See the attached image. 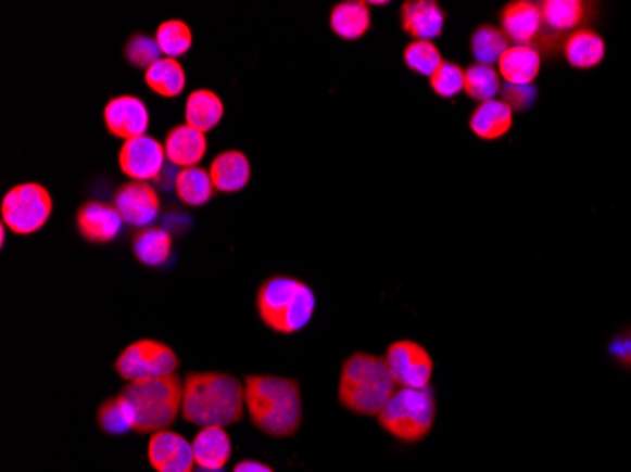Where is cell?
<instances>
[{
	"instance_id": "8992f818",
	"label": "cell",
	"mask_w": 631,
	"mask_h": 472,
	"mask_svg": "<svg viewBox=\"0 0 631 472\" xmlns=\"http://www.w3.org/2000/svg\"><path fill=\"white\" fill-rule=\"evenodd\" d=\"M377 418L380 428L401 443H421L436 425V392L431 385L426 390L400 387Z\"/></svg>"
},
{
	"instance_id": "ffe728a7",
	"label": "cell",
	"mask_w": 631,
	"mask_h": 472,
	"mask_svg": "<svg viewBox=\"0 0 631 472\" xmlns=\"http://www.w3.org/2000/svg\"><path fill=\"white\" fill-rule=\"evenodd\" d=\"M193 456L197 467L222 471L232 454L231 436L226 428H203L193 438Z\"/></svg>"
},
{
	"instance_id": "5b68a950",
	"label": "cell",
	"mask_w": 631,
	"mask_h": 472,
	"mask_svg": "<svg viewBox=\"0 0 631 472\" xmlns=\"http://www.w3.org/2000/svg\"><path fill=\"white\" fill-rule=\"evenodd\" d=\"M122 395L131 400L137 412L138 435H153L157 431H165L176 422L181 414V397H184V382L178 374L155 378L146 382H129L124 385Z\"/></svg>"
},
{
	"instance_id": "7c38bea8",
	"label": "cell",
	"mask_w": 631,
	"mask_h": 472,
	"mask_svg": "<svg viewBox=\"0 0 631 472\" xmlns=\"http://www.w3.org/2000/svg\"><path fill=\"white\" fill-rule=\"evenodd\" d=\"M114 206L125 226L146 229L160 216L161 199L152 183L127 182L114 193Z\"/></svg>"
},
{
	"instance_id": "9c48e42d",
	"label": "cell",
	"mask_w": 631,
	"mask_h": 472,
	"mask_svg": "<svg viewBox=\"0 0 631 472\" xmlns=\"http://www.w3.org/2000/svg\"><path fill=\"white\" fill-rule=\"evenodd\" d=\"M386 365L392 372L395 384L411 390H426L433 377V357L421 344L414 341H397L386 349Z\"/></svg>"
},
{
	"instance_id": "d6a6232c",
	"label": "cell",
	"mask_w": 631,
	"mask_h": 472,
	"mask_svg": "<svg viewBox=\"0 0 631 472\" xmlns=\"http://www.w3.org/2000/svg\"><path fill=\"white\" fill-rule=\"evenodd\" d=\"M403 61L408 71L420 74L426 78H431L437 73V68L443 65L441 50L429 40H413L403 50Z\"/></svg>"
},
{
	"instance_id": "e0dca14e",
	"label": "cell",
	"mask_w": 631,
	"mask_h": 472,
	"mask_svg": "<svg viewBox=\"0 0 631 472\" xmlns=\"http://www.w3.org/2000/svg\"><path fill=\"white\" fill-rule=\"evenodd\" d=\"M165 155L173 167H199L209 150V140L203 131L191 125H175L163 142Z\"/></svg>"
},
{
	"instance_id": "f546056e",
	"label": "cell",
	"mask_w": 631,
	"mask_h": 472,
	"mask_svg": "<svg viewBox=\"0 0 631 472\" xmlns=\"http://www.w3.org/2000/svg\"><path fill=\"white\" fill-rule=\"evenodd\" d=\"M472 58L479 65L492 66L500 63L503 53L510 48V40L505 37V33L494 25H479L472 30L471 40Z\"/></svg>"
},
{
	"instance_id": "f35d334b",
	"label": "cell",
	"mask_w": 631,
	"mask_h": 472,
	"mask_svg": "<svg viewBox=\"0 0 631 472\" xmlns=\"http://www.w3.org/2000/svg\"><path fill=\"white\" fill-rule=\"evenodd\" d=\"M195 472H226V469H222V471H211V469H201V467H197Z\"/></svg>"
},
{
	"instance_id": "d6986e66",
	"label": "cell",
	"mask_w": 631,
	"mask_h": 472,
	"mask_svg": "<svg viewBox=\"0 0 631 472\" xmlns=\"http://www.w3.org/2000/svg\"><path fill=\"white\" fill-rule=\"evenodd\" d=\"M515 112L503 101L480 102L469 117V129L480 140L494 142L513 129Z\"/></svg>"
},
{
	"instance_id": "9a60e30c",
	"label": "cell",
	"mask_w": 631,
	"mask_h": 472,
	"mask_svg": "<svg viewBox=\"0 0 631 472\" xmlns=\"http://www.w3.org/2000/svg\"><path fill=\"white\" fill-rule=\"evenodd\" d=\"M501 30L515 46H533L543 33L541 7L530 0H513L500 14Z\"/></svg>"
},
{
	"instance_id": "44dd1931",
	"label": "cell",
	"mask_w": 631,
	"mask_h": 472,
	"mask_svg": "<svg viewBox=\"0 0 631 472\" xmlns=\"http://www.w3.org/2000/svg\"><path fill=\"white\" fill-rule=\"evenodd\" d=\"M497 65L508 86H533L541 73V55L533 46H510Z\"/></svg>"
},
{
	"instance_id": "8d00e7d4",
	"label": "cell",
	"mask_w": 631,
	"mask_h": 472,
	"mask_svg": "<svg viewBox=\"0 0 631 472\" xmlns=\"http://www.w3.org/2000/svg\"><path fill=\"white\" fill-rule=\"evenodd\" d=\"M613 354L618 361L631 367V334L618 336L617 341L613 342Z\"/></svg>"
},
{
	"instance_id": "277c9868",
	"label": "cell",
	"mask_w": 631,
	"mask_h": 472,
	"mask_svg": "<svg viewBox=\"0 0 631 472\" xmlns=\"http://www.w3.org/2000/svg\"><path fill=\"white\" fill-rule=\"evenodd\" d=\"M255 306L265 328L278 334H298L316 312V293L299 278L275 275L260 285Z\"/></svg>"
},
{
	"instance_id": "83f0119b",
	"label": "cell",
	"mask_w": 631,
	"mask_h": 472,
	"mask_svg": "<svg viewBox=\"0 0 631 472\" xmlns=\"http://www.w3.org/2000/svg\"><path fill=\"white\" fill-rule=\"evenodd\" d=\"M175 191L181 203L199 208L212 201L216 188L211 173L201 167L181 168L175 176Z\"/></svg>"
},
{
	"instance_id": "5bb4252c",
	"label": "cell",
	"mask_w": 631,
	"mask_h": 472,
	"mask_svg": "<svg viewBox=\"0 0 631 472\" xmlns=\"http://www.w3.org/2000/svg\"><path fill=\"white\" fill-rule=\"evenodd\" d=\"M124 218L114 204L86 201L76 212V229L89 244H110L119 237Z\"/></svg>"
},
{
	"instance_id": "8fae6325",
	"label": "cell",
	"mask_w": 631,
	"mask_h": 472,
	"mask_svg": "<svg viewBox=\"0 0 631 472\" xmlns=\"http://www.w3.org/2000/svg\"><path fill=\"white\" fill-rule=\"evenodd\" d=\"M102 122H104L106 131L116 139H138L148 132L150 110L140 97L117 94L104 104Z\"/></svg>"
},
{
	"instance_id": "cb8c5ba5",
	"label": "cell",
	"mask_w": 631,
	"mask_h": 472,
	"mask_svg": "<svg viewBox=\"0 0 631 472\" xmlns=\"http://www.w3.org/2000/svg\"><path fill=\"white\" fill-rule=\"evenodd\" d=\"M135 259L148 269H160L173 255V237L163 227H146L131 240Z\"/></svg>"
},
{
	"instance_id": "d590c367",
	"label": "cell",
	"mask_w": 631,
	"mask_h": 472,
	"mask_svg": "<svg viewBox=\"0 0 631 472\" xmlns=\"http://www.w3.org/2000/svg\"><path fill=\"white\" fill-rule=\"evenodd\" d=\"M501 94H503V102L508 104L513 112H523L533 104L538 91L533 86H508L507 84L505 88H501Z\"/></svg>"
},
{
	"instance_id": "484cf974",
	"label": "cell",
	"mask_w": 631,
	"mask_h": 472,
	"mask_svg": "<svg viewBox=\"0 0 631 472\" xmlns=\"http://www.w3.org/2000/svg\"><path fill=\"white\" fill-rule=\"evenodd\" d=\"M97 425L110 436H124L137 429V412L131 400L122 393L110 397L97 408Z\"/></svg>"
},
{
	"instance_id": "1f68e13d",
	"label": "cell",
	"mask_w": 631,
	"mask_h": 472,
	"mask_svg": "<svg viewBox=\"0 0 631 472\" xmlns=\"http://www.w3.org/2000/svg\"><path fill=\"white\" fill-rule=\"evenodd\" d=\"M465 94L472 101H494L501 91V76L494 66L475 65L465 71Z\"/></svg>"
},
{
	"instance_id": "d4e9b609",
	"label": "cell",
	"mask_w": 631,
	"mask_h": 472,
	"mask_svg": "<svg viewBox=\"0 0 631 472\" xmlns=\"http://www.w3.org/2000/svg\"><path fill=\"white\" fill-rule=\"evenodd\" d=\"M184 116H186V124L206 135L212 129H216L226 116V104L222 101V97L211 89H195L189 93Z\"/></svg>"
},
{
	"instance_id": "ac0fdd59",
	"label": "cell",
	"mask_w": 631,
	"mask_h": 472,
	"mask_svg": "<svg viewBox=\"0 0 631 472\" xmlns=\"http://www.w3.org/2000/svg\"><path fill=\"white\" fill-rule=\"evenodd\" d=\"M211 178L219 193H239L252 178V165L247 153L226 150L218 153L211 163Z\"/></svg>"
},
{
	"instance_id": "ba28073f",
	"label": "cell",
	"mask_w": 631,
	"mask_h": 472,
	"mask_svg": "<svg viewBox=\"0 0 631 472\" xmlns=\"http://www.w3.org/2000/svg\"><path fill=\"white\" fill-rule=\"evenodd\" d=\"M180 369V357L165 342L140 339L132 342L117 356L114 371L129 382H146L155 378L171 377Z\"/></svg>"
},
{
	"instance_id": "f1b7e54d",
	"label": "cell",
	"mask_w": 631,
	"mask_h": 472,
	"mask_svg": "<svg viewBox=\"0 0 631 472\" xmlns=\"http://www.w3.org/2000/svg\"><path fill=\"white\" fill-rule=\"evenodd\" d=\"M539 7L544 25L556 33H575L588 17V4L581 0H544Z\"/></svg>"
},
{
	"instance_id": "52a82bcc",
	"label": "cell",
	"mask_w": 631,
	"mask_h": 472,
	"mask_svg": "<svg viewBox=\"0 0 631 472\" xmlns=\"http://www.w3.org/2000/svg\"><path fill=\"white\" fill-rule=\"evenodd\" d=\"M2 226L20 237H29L46 227L53 212L50 191L37 182L17 183L2 199Z\"/></svg>"
},
{
	"instance_id": "2e32d148",
	"label": "cell",
	"mask_w": 631,
	"mask_h": 472,
	"mask_svg": "<svg viewBox=\"0 0 631 472\" xmlns=\"http://www.w3.org/2000/svg\"><path fill=\"white\" fill-rule=\"evenodd\" d=\"M446 14L436 0H406L401 4V29L414 40L433 42L444 30Z\"/></svg>"
},
{
	"instance_id": "7402d4cb",
	"label": "cell",
	"mask_w": 631,
	"mask_h": 472,
	"mask_svg": "<svg viewBox=\"0 0 631 472\" xmlns=\"http://www.w3.org/2000/svg\"><path fill=\"white\" fill-rule=\"evenodd\" d=\"M329 27L337 37L354 42L365 37L370 29V8L363 0L337 2L329 14Z\"/></svg>"
},
{
	"instance_id": "e575fe53",
	"label": "cell",
	"mask_w": 631,
	"mask_h": 472,
	"mask_svg": "<svg viewBox=\"0 0 631 472\" xmlns=\"http://www.w3.org/2000/svg\"><path fill=\"white\" fill-rule=\"evenodd\" d=\"M429 88L441 99L456 97L465 88L464 68L454 61H443V65L439 66L437 73L429 78Z\"/></svg>"
},
{
	"instance_id": "30bf717a",
	"label": "cell",
	"mask_w": 631,
	"mask_h": 472,
	"mask_svg": "<svg viewBox=\"0 0 631 472\" xmlns=\"http://www.w3.org/2000/svg\"><path fill=\"white\" fill-rule=\"evenodd\" d=\"M165 148L150 135L125 140L117 153V165L127 178H131V182L150 183V180H157L165 170Z\"/></svg>"
},
{
	"instance_id": "74e56055",
	"label": "cell",
	"mask_w": 631,
	"mask_h": 472,
	"mask_svg": "<svg viewBox=\"0 0 631 472\" xmlns=\"http://www.w3.org/2000/svg\"><path fill=\"white\" fill-rule=\"evenodd\" d=\"M232 472H275L269 465H265L257 459H242L239 461Z\"/></svg>"
},
{
	"instance_id": "4fadbf2b",
	"label": "cell",
	"mask_w": 631,
	"mask_h": 472,
	"mask_svg": "<svg viewBox=\"0 0 631 472\" xmlns=\"http://www.w3.org/2000/svg\"><path fill=\"white\" fill-rule=\"evenodd\" d=\"M148 461L155 472H195L197 469L193 444L171 429L150 436Z\"/></svg>"
},
{
	"instance_id": "4316f807",
	"label": "cell",
	"mask_w": 631,
	"mask_h": 472,
	"mask_svg": "<svg viewBox=\"0 0 631 472\" xmlns=\"http://www.w3.org/2000/svg\"><path fill=\"white\" fill-rule=\"evenodd\" d=\"M144 81L153 93L163 99H176L184 93L188 78L178 59L161 58L144 73Z\"/></svg>"
},
{
	"instance_id": "3957f363",
	"label": "cell",
	"mask_w": 631,
	"mask_h": 472,
	"mask_svg": "<svg viewBox=\"0 0 631 472\" xmlns=\"http://www.w3.org/2000/svg\"><path fill=\"white\" fill-rule=\"evenodd\" d=\"M397 392L384 357L356 352L342 363L339 403L357 416H378Z\"/></svg>"
},
{
	"instance_id": "4dcf8cb0",
	"label": "cell",
	"mask_w": 631,
	"mask_h": 472,
	"mask_svg": "<svg viewBox=\"0 0 631 472\" xmlns=\"http://www.w3.org/2000/svg\"><path fill=\"white\" fill-rule=\"evenodd\" d=\"M155 40L165 58L180 59L193 48V30L181 20H167L155 30Z\"/></svg>"
},
{
	"instance_id": "603a6c76",
	"label": "cell",
	"mask_w": 631,
	"mask_h": 472,
	"mask_svg": "<svg viewBox=\"0 0 631 472\" xmlns=\"http://www.w3.org/2000/svg\"><path fill=\"white\" fill-rule=\"evenodd\" d=\"M605 51H607L605 40L600 33L592 29L575 30L564 42V58L569 65L579 71H590L602 65Z\"/></svg>"
},
{
	"instance_id": "836d02e7",
	"label": "cell",
	"mask_w": 631,
	"mask_h": 472,
	"mask_svg": "<svg viewBox=\"0 0 631 472\" xmlns=\"http://www.w3.org/2000/svg\"><path fill=\"white\" fill-rule=\"evenodd\" d=\"M124 58L135 68L148 71L153 63H157L161 59L160 44H157L155 37H150L146 33H135L125 42Z\"/></svg>"
},
{
	"instance_id": "7a4b0ae2",
	"label": "cell",
	"mask_w": 631,
	"mask_h": 472,
	"mask_svg": "<svg viewBox=\"0 0 631 472\" xmlns=\"http://www.w3.org/2000/svg\"><path fill=\"white\" fill-rule=\"evenodd\" d=\"M250 422L263 435L290 438L303 423L301 385L293 378L248 374L244 378Z\"/></svg>"
},
{
	"instance_id": "6da1fadb",
	"label": "cell",
	"mask_w": 631,
	"mask_h": 472,
	"mask_svg": "<svg viewBox=\"0 0 631 472\" xmlns=\"http://www.w3.org/2000/svg\"><path fill=\"white\" fill-rule=\"evenodd\" d=\"M244 382L227 372H188L181 418L197 428H229L244 420Z\"/></svg>"
}]
</instances>
